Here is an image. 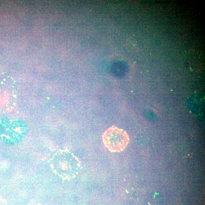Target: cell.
I'll list each match as a JSON object with an SVG mask.
<instances>
[{
    "label": "cell",
    "instance_id": "cell-1",
    "mask_svg": "<svg viewBox=\"0 0 205 205\" xmlns=\"http://www.w3.org/2000/svg\"><path fill=\"white\" fill-rule=\"evenodd\" d=\"M50 165L54 173L64 180L77 176L81 168L79 160L70 152L59 151L53 155Z\"/></svg>",
    "mask_w": 205,
    "mask_h": 205
},
{
    "label": "cell",
    "instance_id": "cell-2",
    "mask_svg": "<svg viewBox=\"0 0 205 205\" xmlns=\"http://www.w3.org/2000/svg\"><path fill=\"white\" fill-rule=\"evenodd\" d=\"M105 146L112 152L123 151L128 145L129 138L126 131L115 126L108 129L102 135Z\"/></svg>",
    "mask_w": 205,
    "mask_h": 205
}]
</instances>
